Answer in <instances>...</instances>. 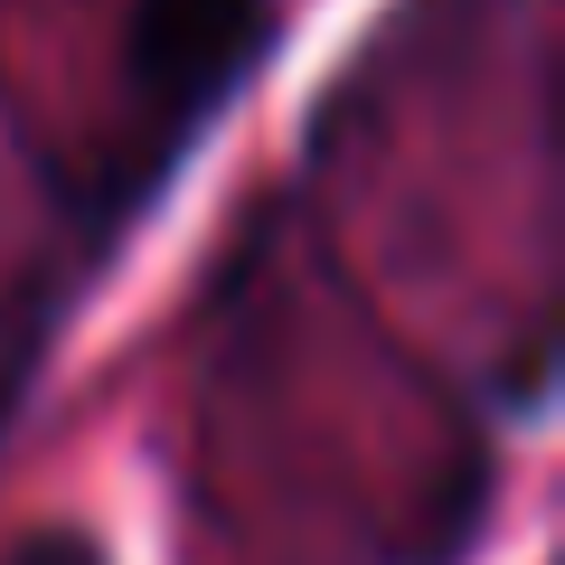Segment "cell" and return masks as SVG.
Masks as SVG:
<instances>
[{"mask_svg":"<svg viewBox=\"0 0 565 565\" xmlns=\"http://www.w3.org/2000/svg\"><path fill=\"white\" fill-rule=\"evenodd\" d=\"M264 39H274L264 0H132V39H122L132 132L114 151V207H132L199 141V122L236 95V76L264 57Z\"/></svg>","mask_w":565,"mask_h":565,"instance_id":"6da1fadb","label":"cell"},{"mask_svg":"<svg viewBox=\"0 0 565 565\" xmlns=\"http://www.w3.org/2000/svg\"><path fill=\"white\" fill-rule=\"evenodd\" d=\"M0 565H104V546L85 527H39V537H20Z\"/></svg>","mask_w":565,"mask_h":565,"instance_id":"7a4b0ae2","label":"cell"}]
</instances>
